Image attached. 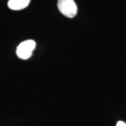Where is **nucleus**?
<instances>
[{"label": "nucleus", "instance_id": "20e7f679", "mask_svg": "<svg viewBox=\"0 0 126 126\" xmlns=\"http://www.w3.org/2000/svg\"><path fill=\"white\" fill-rule=\"evenodd\" d=\"M116 126H126V123L123 121H119L117 123Z\"/></svg>", "mask_w": 126, "mask_h": 126}, {"label": "nucleus", "instance_id": "7ed1b4c3", "mask_svg": "<svg viewBox=\"0 0 126 126\" xmlns=\"http://www.w3.org/2000/svg\"><path fill=\"white\" fill-rule=\"evenodd\" d=\"M31 0H9L8 6L12 10H21L28 7Z\"/></svg>", "mask_w": 126, "mask_h": 126}, {"label": "nucleus", "instance_id": "f257e3e1", "mask_svg": "<svg viewBox=\"0 0 126 126\" xmlns=\"http://www.w3.org/2000/svg\"><path fill=\"white\" fill-rule=\"evenodd\" d=\"M57 7L60 12L67 18H74L77 14V6L74 0H58Z\"/></svg>", "mask_w": 126, "mask_h": 126}, {"label": "nucleus", "instance_id": "f03ea898", "mask_svg": "<svg viewBox=\"0 0 126 126\" xmlns=\"http://www.w3.org/2000/svg\"><path fill=\"white\" fill-rule=\"evenodd\" d=\"M36 47V43L33 40H25L17 47L16 54L20 59L26 60L32 55L33 51Z\"/></svg>", "mask_w": 126, "mask_h": 126}]
</instances>
